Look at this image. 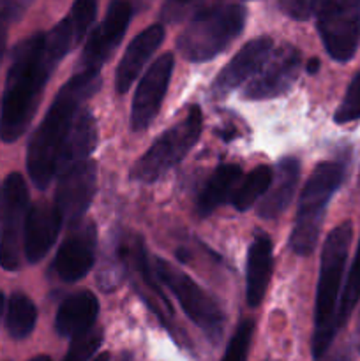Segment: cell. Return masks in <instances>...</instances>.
<instances>
[{
  "mask_svg": "<svg viewBox=\"0 0 360 361\" xmlns=\"http://www.w3.org/2000/svg\"><path fill=\"white\" fill-rule=\"evenodd\" d=\"M59 62L60 59L53 53L46 32L23 39L13 49L0 108V140L4 143H14L23 136Z\"/></svg>",
  "mask_w": 360,
  "mask_h": 361,
  "instance_id": "1",
  "label": "cell"
},
{
  "mask_svg": "<svg viewBox=\"0 0 360 361\" xmlns=\"http://www.w3.org/2000/svg\"><path fill=\"white\" fill-rule=\"evenodd\" d=\"M11 20L6 16V14L0 13V60H2L4 55V48H6V41H7V30H9Z\"/></svg>",
  "mask_w": 360,
  "mask_h": 361,
  "instance_id": "33",
  "label": "cell"
},
{
  "mask_svg": "<svg viewBox=\"0 0 360 361\" xmlns=\"http://www.w3.org/2000/svg\"><path fill=\"white\" fill-rule=\"evenodd\" d=\"M27 214V183L20 173H11L0 185V267L7 271L20 268Z\"/></svg>",
  "mask_w": 360,
  "mask_h": 361,
  "instance_id": "9",
  "label": "cell"
},
{
  "mask_svg": "<svg viewBox=\"0 0 360 361\" xmlns=\"http://www.w3.org/2000/svg\"><path fill=\"white\" fill-rule=\"evenodd\" d=\"M300 178V162L295 157H284L279 161L275 178L265 192V197L258 204V215L265 221H274L288 210L295 196L296 183Z\"/></svg>",
  "mask_w": 360,
  "mask_h": 361,
  "instance_id": "18",
  "label": "cell"
},
{
  "mask_svg": "<svg viewBox=\"0 0 360 361\" xmlns=\"http://www.w3.org/2000/svg\"><path fill=\"white\" fill-rule=\"evenodd\" d=\"M94 361H109V355H108V353H102V355L95 356Z\"/></svg>",
  "mask_w": 360,
  "mask_h": 361,
  "instance_id": "36",
  "label": "cell"
},
{
  "mask_svg": "<svg viewBox=\"0 0 360 361\" xmlns=\"http://www.w3.org/2000/svg\"><path fill=\"white\" fill-rule=\"evenodd\" d=\"M246 7L224 4L198 13L176 39V48L187 62H207L224 51L244 30Z\"/></svg>",
  "mask_w": 360,
  "mask_h": 361,
  "instance_id": "4",
  "label": "cell"
},
{
  "mask_svg": "<svg viewBox=\"0 0 360 361\" xmlns=\"http://www.w3.org/2000/svg\"><path fill=\"white\" fill-rule=\"evenodd\" d=\"M242 178V169L236 164H222L212 173L198 197L196 210L200 217H207L215 208L232 200L236 185Z\"/></svg>",
  "mask_w": 360,
  "mask_h": 361,
  "instance_id": "22",
  "label": "cell"
},
{
  "mask_svg": "<svg viewBox=\"0 0 360 361\" xmlns=\"http://www.w3.org/2000/svg\"><path fill=\"white\" fill-rule=\"evenodd\" d=\"M62 222V215L53 203L41 201L28 208L23 229V250L28 263H39L49 252Z\"/></svg>",
  "mask_w": 360,
  "mask_h": 361,
  "instance_id": "16",
  "label": "cell"
},
{
  "mask_svg": "<svg viewBox=\"0 0 360 361\" xmlns=\"http://www.w3.org/2000/svg\"><path fill=\"white\" fill-rule=\"evenodd\" d=\"M201 127H203V116L200 108L193 106L182 120L162 133L152 143V147L134 162L131 178L141 183L157 182L162 175L175 168L198 143Z\"/></svg>",
  "mask_w": 360,
  "mask_h": 361,
  "instance_id": "6",
  "label": "cell"
},
{
  "mask_svg": "<svg viewBox=\"0 0 360 361\" xmlns=\"http://www.w3.org/2000/svg\"><path fill=\"white\" fill-rule=\"evenodd\" d=\"M342 178L344 166L335 161L320 162L311 173L300 192L295 226L289 236L292 250L299 256H309L316 249L327 204L342 183Z\"/></svg>",
  "mask_w": 360,
  "mask_h": 361,
  "instance_id": "5",
  "label": "cell"
},
{
  "mask_svg": "<svg viewBox=\"0 0 360 361\" xmlns=\"http://www.w3.org/2000/svg\"><path fill=\"white\" fill-rule=\"evenodd\" d=\"M97 233L94 224H83L74 229L55 256V271L64 282H78L92 270L95 261Z\"/></svg>",
  "mask_w": 360,
  "mask_h": 361,
  "instance_id": "15",
  "label": "cell"
},
{
  "mask_svg": "<svg viewBox=\"0 0 360 361\" xmlns=\"http://www.w3.org/2000/svg\"><path fill=\"white\" fill-rule=\"evenodd\" d=\"M30 361H52V360H49V356H35V358H32Z\"/></svg>",
  "mask_w": 360,
  "mask_h": 361,
  "instance_id": "38",
  "label": "cell"
},
{
  "mask_svg": "<svg viewBox=\"0 0 360 361\" xmlns=\"http://www.w3.org/2000/svg\"><path fill=\"white\" fill-rule=\"evenodd\" d=\"M272 49H274V41L270 37H256L244 44L239 53L226 63L224 69L215 76L210 94L215 99L226 97L229 92L246 83L251 76L260 73Z\"/></svg>",
  "mask_w": 360,
  "mask_h": 361,
  "instance_id": "14",
  "label": "cell"
},
{
  "mask_svg": "<svg viewBox=\"0 0 360 361\" xmlns=\"http://www.w3.org/2000/svg\"><path fill=\"white\" fill-rule=\"evenodd\" d=\"M254 334V323L251 319H244L239 324V328L233 334L232 341H229L228 348H226L224 358L222 361H247L249 355L251 341H253Z\"/></svg>",
  "mask_w": 360,
  "mask_h": 361,
  "instance_id": "28",
  "label": "cell"
},
{
  "mask_svg": "<svg viewBox=\"0 0 360 361\" xmlns=\"http://www.w3.org/2000/svg\"><path fill=\"white\" fill-rule=\"evenodd\" d=\"M314 14L328 55L337 62L352 60L360 42V0H316Z\"/></svg>",
  "mask_w": 360,
  "mask_h": 361,
  "instance_id": "8",
  "label": "cell"
},
{
  "mask_svg": "<svg viewBox=\"0 0 360 361\" xmlns=\"http://www.w3.org/2000/svg\"><path fill=\"white\" fill-rule=\"evenodd\" d=\"M56 176H59V182H56L53 204L62 215L64 222L78 224L87 214L95 196L97 166L92 159H85V161L60 169Z\"/></svg>",
  "mask_w": 360,
  "mask_h": 361,
  "instance_id": "10",
  "label": "cell"
},
{
  "mask_svg": "<svg viewBox=\"0 0 360 361\" xmlns=\"http://www.w3.org/2000/svg\"><path fill=\"white\" fill-rule=\"evenodd\" d=\"M37 321V309L28 296L14 293L7 305L6 326L13 338H25L32 334Z\"/></svg>",
  "mask_w": 360,
  "mask_h": 361,
  "instance_id": "23",
  "label": "cell"
},
{
  "mask_svg": "<svg viewBox=\"0 0 360 361\" xmlns=\"http://www.w3.org/2000/svg\"><path fill=\"white\" fill-rule=\"evenodd\" d=\"M95 145H97V126H95L94 115L88 109H83V111L80 109L73 123V129L69 133V137L66 141L62 155H60L56 173L60 169L67 168V166H73L76 162L85 161V159H90V154L94 152Z\"/></svg>",
  "mask_w": 360,
  "mask_h": 361,
  "instance_id": "21",
  "label": "cell"
},
{
  "mask_svg": "<svg viewBox=\"0 0 360 361\" xmlns=\"http://www.w3.org/2000/svg\"><path fill=\"white\" fill-rule=\"evenodd\" d=\"M102 344V330L94 328L73 337L67 355L62 361H88Z\"/></svg>",
  "mask_w": 360,
  "mask_h": 361,
  "instance_id": "27",
  "label": "cell"
},
{
  "mask_svg": "<svg viewBox=\"0 0 360 361\" xmlns=\"http://www.w3.org/2000/svg\"><path fill=\"white\" fill-rule=\"evenodd\" d=\"M173 67H175L173 53H162L141 78L131 108V129L134 133L147 129L152 120L157 116L169 87Z\"/></svg>",
  "mask_w": 360,
  "mask_h": 361,
  "instance_id": "13",
  "label": "cell"
},
{
  "mask_svg": "<svg viewBox=\"0 0 360 361\" xmlns=\"http://www.w3.org/2000/svg\"><path fill=\"white\" fill-rule=\"evenodd\" d=\"M356 345H359V351H360V317H359V326H356Z\"/></svg>",
  "mask_w": 360,
  "mask_h": 361,
  "instance_id": "37",
  "label": "cell"
},
{
  "mask_svg": "<svg viewBox=\"0 0 360 361\" xmlns=\"http://www.w3.org/2000/svg\"><path fill=\"white\" fill-rule=\"evenodd\" d=\"M281 9L293 20L304 21L314 13V2L316 0H279Z\"/></svg>",
  "mask_w": 360,
  "mask_h": 361,
  "instance_id": "30",
  "label": "cell"
},
{
  "mask_svg": "<svg viewBox=\"0 0 360 361\" xmlns=\"http://www.w3.org/2000/svg\"><path fill=\"white\" fill-rule=\"evenodd\" d=\"M360 118V73L349 83L337 111H335L334 120L337 123H349Z\"/></svg>",
  "mask_w": 360,
  "mask_h": 361,
  "instance_id": "29",
  "label": "cell"
},
{
  "mask_svg": "<svg viewBox=\"0 0 360 361\" xmlns=\"http://www.w3.org/2000/svg\"><path fill=\"white\" fill-rule=\"evenodd\" d=\"M316 361H348V351L344 348L339 349H328L327 353H323L321 356L314 358Z\"/></svg>",
  "mask_w": 360,
  "mask_h": 361,
  "instance_id": "32",
  "label": "cell"
},
{
  "mask_svg": "<svg viewBox=\"0 0 360 361\" xmlns=\"http://www.w3.org/2000/svg\"><path fill=\"white\" fill-rule=\"evenodd\" d=\"M154 271L159 281L179 300L186 316L210 338L219 342L224 328V314L208 293H205L193 279L168 261L154 257Z\"/></svg>",
  "mask_w": 360,
  "mask_h": 361,
  "instance_id": "7",
  "label": "cell"
},
{
  "mask_svg": "<svg viewBox=\"0 0 360 361\" xmlns=\"http://www.w3.org/2000/svg\"><path fill=\"white\" fill-rule=\"evenodd\" d=\"M131 16H133V6L129 0H113L109 4L104 20L87 39L80 60L81 71H95V73L101 71L102 63L109 59L126 35Z\"/></svg>",
  "mask_w": 360,
  "mask_h": 361,
  "instance_id": "12",
  "label": "cell"
},
{
  "mask_svg": "<svg viewBox=\"0 0 360 361\" xmlns=\"http://www.w3.org/2000/svg\"><path fill=\"white\" fill-rule=\"evenodd\" d=\"M272 169L268 166H258L254 168L249 175L246 176V180L240 182V185H236L235 192L232 196V204L239 212H246L263 196L268 190L272 183Z\"/></svg>",
  "mask_w": 360,
  "mask_h": 361,
  "instance_id": "24",
  "label": "cell"
},
{
  "mask_svg": "<svg viewBox=\"0 0 360 361\" xmlns=\"http://www.w3.org/2000/svg\"><path fill=\"white\" fill-rule=\"evenodd\" d=\"M302 67V55L292 44H282L277 49H272L270 56L261 67V73L251 81L244 90V97L261 101V99H274L286 94L299 78Z\"/></svg>",
  "mask_w": 360,
  "mask_h": 361,
  "instance_id": "11",
  "label": "cell"
},
{
  "mask_svg": "<svg viewBox=\"0 0 360 361\" xmlns=\"http://www.w3.org/2000/svg\"><path fill=\"white\" fill-rule=\"evenodd\" d=\"M99 314V302L88 289L76 291L60 303L55 317V330L60 337H76L94 326Z\"/></svg>",
  "mask_w": 360,
  "mask_h": 361,
  "instance_id": "19",
  "label": "cell"
},
{
  "mask_svg": "<svg viewBox=\"0 0 360 361\" xmlns=\"http://www.w3.org/2000/svg\"><path fill=\"white\" fill-rule=\"evenodd\" d=\"M30 4L32 0H0V13L6 14L11 23H13V21L20 20L23 16V13L28 9Z\"/></svg>",
  "mask_w": 360,
  "mask_h": 361,
  "instance_id": "31",
  "label": "cell"
},
{
  "mask_svg": "<svg viewBox=\"0 0 360 361\" xmlns=\"http://www.w3.org/2000/svg\"><path fill=\"white\" fill-rule=\"evenodd\" d=\"M353 228L349 222H342L332 229L323 243L320 259V279L316 291V310H314L313 355L321 356L332 348L337 335V307L342 284V271L348 259Z\"/></svg>",
  "mask_w": 360,
  "mask_h": 361,
  "instance_id": "3",
  "label": "cell"
},
{
  "mask_svg": "<svg viewBox=\"0 0 360 361\" xmlns=\"http://www.w3.org/2000/svg\"><path fill=\"white\" fill-rule=\"evenodd\" d=\"M360 300V242L356 247V254L353 257L352 268H349L348 279H346V284L342 288L341 300H339L337 307V326L341 330L346 323H348L349 316H352L353 309L359 303Z\"/></svg>",
  "mask_w": 360,
  "mask_h": 361,
  "instance_id": "25",
  "label": "cell"
},
{
  "mask_svg": "<svg viewBox=\"0 0 360 361\" xmlns=\"http://www.w3.org/2000/svg\"><path fill=\"white\" fill-rule=\"evenodd\" d=\"M272 247L270 238L267 235H258L253 240L247 252V305L256 309L265 298L268 281L272 275Z\"/></svg>",
  "mask_w": 360,
  "mask_h": 361,
  "instance_id": "20",
  "label": "cell"
},
{
  "mask_svg": "<svg viewBox=\"0 0 360 361\" xmlns=\"http://www.w3.org/2000/svg\"><path fill=\"white\" fill-rule=\"evenodd\" d=\"M4 309H6V298H4L2 291H0V319H2L4 316Z\"/></svg>",
  "mask_w": 360,
  "mask_h": 361,
  "instance_id": "35",
  "label": "cell"
},
{
  "mask_svg": "<svg viewBox=\"0 0 360 361\" xmlns=\"http://www.w3.org/2000/svg\"><path fill=\"white\" fill-rule=\"evenodd\" d=\"M95 14H97V0H74L69 14L66 16V21L78 44L85 37L90 25L94 23Z\"/></svg>",
  "mask_w": 360,
  "mask_h": 361,
  "instance_id": "26",
  "label": "cell"
},
{
  "mask_svg": "<svg viewBox=\"0 0 360 361\" xmlns=\"http://www.w3.org/2000/svg\"><path fill=\"white\" fill-rule=\"evenodd\" d=\"M164 39V27L162 25H150L143 32L136 35L127 46L115 74V88L116 94H126L131 85L136 81L138 74L141 73L145 63L148 62L155 49L161 46Z\"/></svg>",
  "mask_w": 360,
  "mask_h": 361,
  "instance_id": "17",
  "label": "cell"
},
{
  "mask_svg": "<svg viewBox=\"0 0 360 361\" xmlns=\"http://www.w3.org/2000/svg\"><path fill=\"white\" fill-rule=\"evenodd\" d=\"M307 73L309 74H316L318 73V69H320V60L318 59H311L309 62H307Z\"/></svg>",
  "mask_w": 360,
  "mask_h": 361,
  "instance_id": "34",
  "label": "cell"
},
{
  "mask_svg": "<svg viewBox=\"0 0 360 361\" xmlns=\"http://www.w3.org/2000/svg\"><path fill=\"white\" fill-rule=\"evenodd\" d=\"M101 87V74L81 71L74 74L59 90L41 126L28 143L27 169L37 189H46L56 175L60 155L69 137L73 123L85 101Z\"/></svg>",
  "mask_w": 360,
  "mask_h": 361,
  "instance_id": "2",
  "label": "cell"
},
{
  "mask_svg": "<svg viewBox=\"0 0 360 361\" xmlns=\"http://www.w3.org/2000/svg\"><path fill=\"white\" fill-rule=\"evenodd\" d=\"M175 2H179V4H186V2H191V0H175Z\"/></svg>",
  "mask_w": 360,
  "mask_h": 361,
  "instance_id": "39",
  "label": "cell"
}]
</instances>
